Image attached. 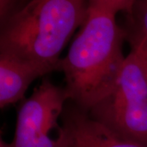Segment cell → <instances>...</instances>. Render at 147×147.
Segmentation results:
<instances>
[{
    "instance_id": "cell-11",
    "label": "cell",
    "mask_w": 147,
    "mask_h": 147,
    "mask_svg": "<svg viewBox=\"0 0 147 147\" xmlns=\"http://www.w3.org/2000/svg\"><path fill=\"white\" fill-rule=\"evenodd\" d=\"M0 147H12V146H11V143H7L3 139H1V141H0Z\"/></svg>"
},
{
    "instance_id": "cell-1",
    "label": "cell",
    "mask_w": 147,
    "mask_h": 147,
    "mask_svg": "<svg viewBox=\"0 0 147 147\" xmlns=\"http://www.w3.org/2000/svg\"><path fill=\"white\" fill-rule=\"evenodd\" d=\"M115 16L88 3V17L61 60L70 100L86 112L112 91L126 59L123 53L126 30Z\"/></svg>"
},
{
    "instance_id": "cell-10",
    "label": "cell",
    "mask_w": 147,
    "mask_h": 147,
    "mask_svg": "<svg viewBox=\"0 0 147 147\" xmlns=\"http://www.w3.org/2000/svg\"><path fill=\"white\" fill-rule=\"evenodd\" d=\"M18 0H0V20L1 24L14 14L18 8L16 7Z\"/></svg>"
},
{
    "instance_id": "cell-5",
    "label": "cell",
    "mask_w": 147,
    "mask_h": 147,
    "mask_svg": "<svg viewBox=\"0 0 147 147\" xmlns=\"http://www.w3.org/2000/svg\"><path fill=\"white\" fill-rule=\"evenodd\" d=\"M63 126L68 147H147L112 131L78 106L64 110Z\"/></svg>"
},
{
    "instance_id": "cell-2",
    "label": "cell",
    "mask_w": 147,
    "mask_h": 147,
    "mask_svg": "<svg viewBox=\"0 0 147 147\" xmlns=\"http://www.w3.org/2000/svg\"><path fill=\"white\" fill-rule=\"evenodd\" d=\"M88 13V0H30L1 24L0 53L61 71V51Z\"/></svg>"
},
{
    "instance_id": "cell-3",
    "label": "cell",
    "mask_w": 147,
    "mask_h": 147,
    "mask_svg": "<svg viewBox=\"0 0 147 147\" xmlns=\"http://www.w3.org/2000/svg\"><path fill=\"white\" fill-rule=\"evenodd\" d=\"M88 113L120 136L147 145V74L134 49L114 88Z\"/></svg>"
},
{
    "instance_id": "cell-8",
    "label": "cell",
    "mask_w": 147,
    "mask_h": 147,
    "mask_svg": "<svg viewBox=\"0 0 147 147\" xmlns=\"http://www.w3.org/2000/svg\"><path fill=\"white\" fill-rule=\"evenodd\" d=\"M137 0H88V3L117 14L123 11L130 16Z\"/></svg>"
},
{
    "instance_id": "cell-6",
    "label": "cell",
    "mask_w": 147,
    "mask_h": 147,
    "mask_svg": "<svg viewBox=\"0 0 147 147\" xmlns=\"http://www.w3.org/2000/svg\"><path fill=\"white\" fill-rule=\"evenodd\" d=\"M53 71H60V68L0 53V107L3 109L21 100L34 79Z\"/></svg>"
},
{
    "instance_id": "cell-9",
    "label": "cell",
    "mask_w": 147,
    "mask_h": 147,
    "mask_svg": "<svg viewBox=\"0 0 147 147\" xmlns=\"http://www.w3.org/2000/svg\"><path fill=\"white\" fill-rule=\"evenodd\" d=\"M126 30V39L130 42L131 48L134 49L142 59L147 74V39L139 34Z\"/></svg>"
},
{
    "instance_id": "cell-4",
    "label": "cell",
    "mask_w": 147,
    "mask_h": 147,
    "mask_svg": "<svg viewBox=\"0 0 147 147\" xmlns=\"http://www.w3.org/2000/svg\"><path fill=\"white\" fill-rule=\"evenodd\" d=\"M69 100L65 88L44 79L18 111L12 147H68L59 118Z\"/></svg>"
},
{
    "instance_id": "cell-7",
    "label": "cell",
    "mask_w": 147,
    "mask_h": 147,
    "mask_svg": "<svg viewBox=\"0 0 147 147\" xmlns=\"http://www.w3.org/2000/svg\"><path fill=\"white\" fill-rule=\"evenodd\" d=\"M127 30L141 34L147 39V0H137L130 16Z\"/></svg>"
}]
</instances>
